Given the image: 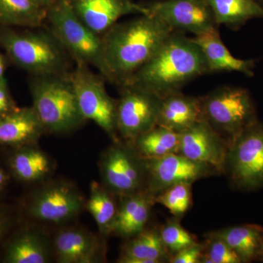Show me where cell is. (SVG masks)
I'll use <instances>...</instances> for the list:
<instances>
[{
    "mask_svg": "<svg viewBox=\"0 0 263 263\" xmlns=\"http://www.w3.org/2000/svg\"><path fill=\"white\" fill-rule=\"evenodd\" d=\"M173 31L149 13L117 22L102 35L105 66L104 79L119 88L129 84Z\"/></svg>",
    "mask_w": 263,
    "mask_h": 263,
    "instance_id": "cell-1",
    "label": "cell"
},
{
    "mask_svg": "<svg viewBox=\"0 0 263 263\" xmlns=\"http://www.w3.org/2000/svg\"><path fill=\"white\" fill-rule=\"evenodd\" d=\"M208 73L206 60L193 38L173 31L126 86H136L162 98L181 91L189 82Z\"/></svg>",
    "mask_w": 263,
    "mask_h": 263,
    "instance_id": "cell-2",
    "label": "cell"
},
{
    "mask_svg": "<svg viewBox=\"0 0 263 263\" xmlns=\"http://www.w3.org/2000/svg\"><path fill=\"white\" fill-rule=\"evenodd\" d=\"M0 46L10 61L31 76L70 73L71 57L49 29L0 26Z\"/></svg>",
    "mask_w": 263,
    "mask_h": 263,
    "instance_id": "cell-3",
    "label": "cell"
},
{
    "mask_svg": "<svg viewBox=\"0 0 263 263\" xmlns=\"http://www.w3.org/2000/svg\"><path fill=\"white\" fill-rule=\"evenodd\" d=\"M32 107L46 133L69 134L86 122L78 103L70 73L31 76Z\"/></svg>",
    "mask_w": 263,
    "mask_h": 263,
    "instance_id": "cell-4",
    "label": "cell"
},
{
    "mask_svg": "<svg viewBox=\"0 0 263 263\" xmlns=\"http://www.w3.org/2000/svg\"><path fill=\"white\" fill-rule=\"evenodd\" d=\"M48 29L75 62L105 73L103 37L93 32L76 14L68 0H59L46 10Z\"/></svg>",
    "mask_w": 263,
    "mask_h": 263,
    "instance_id": "cell-5",
    "label": "cell"
},
{
    "mask_svg": "<svg viewBox=\"0 0 263 263\" xmlns=\"http://www.w3.org/2000/svg\"><path fill=\"white\" fill-rule=\"evenodd\" d=\"M200 98L203 119L228 142L258 120L245 88L221 86Z\"/></svg>",
    "mask_w": 263,
    "mask_h": 263,
    "instance_id": "cell-6",
    "label": "cell"
},
{
    "mask_svg": "<svg viewBox=\"0 0 263 263\" xmlns=\"http://www.w3.org/2000/svg\"><path fill=\"white\" fill-rule=\"evenodd\" d=\"M101 183L118 197L146 190V161L130 143L119 139L103 151L99 159Z\"/></svg>",
    "mask_w": 263,
    "mask_h": 263,
    "instance_id": "cell-7",
    "label": "cell"
},
{
    "mask_svg": "<svg viewBox=\"0 0 263 263\" xmlns=\"http://www.w3.org/2000/svg\"><path fill=\"white\" fill-rule=\"evenodd\" d=\"M84 195L68 180L48 179L29 197L26 212L34 221L63 224L76 219L86 208Z\"/></svg>",
    "mask_w": 263,
    "mask_h": 263,
    "instance_id": "cell-8",
    "label": "cell"
},
{
    "mask_svg": "<svg viewBox=\"0 0 263 263\" xmlns=\"http://www.w3.org/2000/svg\"><path fill=\"white\" fill-rule=\"evenodd\" d=\"M70 79L85 120L94 122L112 141L120 139L116 121L117 101L107 91L103 76L95 73L89 65L76 62Z\"/></svg>",
    "mask_w": 263,
    "mask_h": 263,
    "instance_id": "cell-9",
    "label": "cell"
},
{
    "mask_svg": "<svg viewBox=\"0 0 263 263\" xmlns=\"http://www.w3.org/2000/svg\"><path fill=\"white\" fill-rule=\"evenodd\" d=\"M228 143L224 173L235 186L263 189V122L257 120Z\"/></svg>",
    "mask_w": 263,
    "mask_h": 263,
    "instance_id": "cell-10",
    "label": "cell"
},
{
    "mask_svg": "<svg viewBox=\"0 0 263 263\" xmlns=\"http://www.w3.org/2000/svg\"><path fill=\"white\" fill-rule=\"evenodd\" d=\"M119 89L116 117L118 136L130 141L157 125L162 98L129 85Z\"/></svg>",
    "mask_w": 263,
    "mask_h": 263,
    "instance_id": "cell-11",
    "label": "cell"
},
{
    "mask_svg": "<svg viewBox=\"0 0 263 263\" xmlns=\"http://www.w3.org/2000/svg\"><path fill=\"white\" fill-rule=\"evenodd\" d=\"M146 5L174 31L197 36L219 27L206 0H157Z\"/></svg>",
    "mask_w": 263,
    "mask_h": 263,
    "instance_id": "cell-12",
    "label": "cell"
},
{
    "mask_svg": "<svg viewBox=\"0 0 263 263\" xmlns=\"http://www.w3.org/2000/svg\"><path fill=\"white\" fill-rule=\"evenodd\" d=\"M146 161L148 171L146 190L155 196L174 185L193 184L198 180L219 174L209 164L190 160L179 153Z\"/></svg>",
    "mask_w": 263,
    "mask_h": 263,
    "instance_id": "cell-13",
    "label": "cell"
},
{
    "mask_svg": "<svg viewBox=\"0 0 263 263\" xmlns=\"http://www.w3.org/2000/svg\"><path fill=\"white\" fill-rule=\"evenodd\" d=\"M229 143L205 120L180 133L177 153L190 160L209 164L224 174Z\"/></svg>",
    "mask_w": 263,
    "mask_h": 263,
    "instance_id": "cell-14",
    "label": "cell"
},
{
    "mask_svg": "<svg viewBox=\"0 0 263 263\" xmlns=\"http://www.w3.org/2000/svg\"><path fill=\"white\" fill-rule=\"evenodd\" d=\"M59 263H96L105 259L101 238L81 227H66L57 232L52 242Z\"/></svg>",
    "mask_w": 263,
    "mask_h": 263,
    "instance_id": "cell-15",
    "label": "cell"
},
{
    "mask_svg": "<svg viewBox=\"0 0 263 263\" xmlns=\"http://www.w3.org/2000/svg\"><path fill=\"white\" fill-rule=\"evenodd\" d=\"M79 18L93 32L103 35L127 15L147 14L146 5L133 0H68Z\"/></svg>",
    "mask_w": 263,
    "mask_h": 263,
    "instance_id": "cell-16",
    "label": "cell"
},
{
    "mask_svg": "<svg viewBox=\"0 0 263 263\" xmlns=\"http://www.w3.org/2000/svg\"><path fill=\"white\" fill-rule=\"evenodd\" d=\"M155 196L147 190L119 197V209L110 235L128 239L146 229Z\"/></svg>",
    "mask_w": 263,
    "mask_h": 263,
    "instance_id": "cell-17",
    "label": "cell"
},
{
    "mask_svg": "<svg viewBox=\"0 0 263 263\" xmlns=\"http://www.w3.org/2000/svg\"><path fill=\"white\" fill-rule=\"evenodd\" d=\"M46 134L32 107L18 108L0 117V146L18 148L38 144Z\"/></svg>",
    "mask_w": 263,
    "mask_h": 263,
    "instance_id": "cell-18",
    "label": "cell"
},
{
    "mask_svg": "<svg viewBox=\"0 0 263 263\" xmlns=\"http://www.w3.org/2000/svg\"><path fill=\"white\" fill-rule=\"evenodd\" d=\"M8 159L10 175L20 182L39 184L49 179L55 170L51 156L38 144L11 148Z\"/></svg>",
    "mask_w": 263,
    "mask_h": 263,
    "instance_id": "cell-19",
    "label": "cell"
},
{
    "mask_svg": "<svg viewBox=\"0 0 263 263\" xmlns=\"http://www.w3.org/2000/svg\"><path fill=\"white\" fill-rule=\"evenodd\" d=\"M53 254L46 233L34 227L15 233L5 245L3 261L6 263H48Z\"/></svg>",
    "mask_w": 263,
    "mask_h": 263,
    "instance_id": "cell-20",
    "label": "cell"
},
{
    "mask_svg": "<svg viewBox=\"0 0 263 263\" xmlns=\"http://www.w3.org/2000/svg\"><path fill=\"white\" fill-rule=\"evenodd\" d=\"M202 119L200 97L189 96L179 91L162 98L157 125L180 134Z\"/></svg>",
    "mask_w": 263,
    "mask_h": 263,
    "instance_id": "cell-21",
    "label": "cell"
},
{
    "mask_svg": "<svg viewBox=\"0 0 263 263\" xmlns=\"http://www.w3.org/2000/svg\"><path fill=\"white\" fill-rule=\"evenodd\" d=\"M206 60L209 73L238 72L249 77L254 76L255 60H240L230 53L221 41L218 28L193 37Z\"/></svg>",
    "mask_w": 263,
    "mask_h": 263,
    "instance_id": "cell-22",
    "label": "cell"
},
{
    "mask_svg": "<svg viewBox=\"0 0 263 263\" xmlns=\"http://www.w3.org/2000/svg\"><path fill=\"white\" fill-rule=\"evenodd\" d=\"M171 254L166 249L160 229L148 227L138 235L126 239L118 259L119 263L169 262Z\"/></svg>",
    "mask_w": 263,
    "mask_h": 263,
    "instance_id": "cell-23",
    "label": "cell"
},
{
    "mask_svg": "<svg viewBox=\"0 0 263 263\" xmlns=\"http://www.w3.org/2000/svg\"><path fill=\"white\" fill-rule=\"evenodd\" d=\"M240 257L242 262L258 259L263 242V228L258 224H242L212 232Z\"/></svg>",
    "mask_w": 263,
    "mask_h": 263,
    "instance_id": "cell-24",
    "label": "cell"
},
{
    "mask_svg": "<svg viewBox=\"0 0 263 263\" xmlns=\"http://www.w3.org/2000/svg\"><path fill=\"white\" fill-rule=\"evenodd\" d=\"M206 1L219 26L223 24L237 30L252 19H263V6L257 0Z\"/></svg>",
    "mask_w": 263,
    "mask_h": 263,
    "instance_id": "cell-25",
    "label": "cell"
},
{
    "mask_svg": "<svg viewBox=\"0 0 263 263\" xmlns=\"http://www.w3.org/2000/svg\"><path fill=\"white\" fill-rule=\"evenodd\" d=\"M46 12L35 0H0V26L39 28Z\"/></svg>",
    "mask_w": 263,
    "mask_h": 263,
    "instance_id": "cell-26",
    "label": "cell"
},
{
    "mask_svg": "<svg viewBox=\"0 0 263 263\" xmlns=\"http://www.w3.org/2000/svg\"><path fill=\"white\" fill-rule=\"evenodd\" d=\"M143 158L157 159L177 153L180 134L167 128L157 125L128 141Z\"/></svg>",
    "mask_w": 263,
    "mask_h": 263,
    "instance_id": "cell-27",
    "label": "cell"
},
{
    "mask_svg": "<svg viewBox=\"0 0 263 263\" xmlns=\"http://www.w3.org/2000/svg\"><path fill=\"white\" fill-rule=\"evenodd\" d=\"M118 197L108 191L101 183L96 181L90 183L89 196L86 208L89 211L103 237L110 235L112 227L119 209Z\"/></svg>",
    "mask_w": 263,
    "mask_h": 263,
    "instance_id": "cell-28",
    "label": "cell"
},
{
    "mask_svg": "<svg viewBox=\"0 0 263 263\" xmlns=\"http://www.w3.org/2000/svg\"><path fill=\"white\" fill-rule=\"evenodd\" d=\"M192 186L182 183L170 186L156 195V203L163 205L174 217L181 219L191 206Z\"/></svg>",
    "mask_w": 263,
    "mask_h": 263,
    "instance_id": "cell-29",
    "label": "cell"
},
{
    "mask_svg": "<svg viewBox=\"0 0 263 263\" xmlns=\"http://www.w3.org/2000/svg\"><path fill=\"white\" fill-rule=\"evenodd\" d=\"M179 219L176 217L170 219L159 228L161 238L171 257L197 242L196 238L183 228Z\"/></svg>",
    "mask_w": 263,
    "mask_h": 263,
    "instance_id": "cell-30",
    "label": "cell"
},
{
    "mask_svg": "<svg viewBox=\"0 0 263 263\" xmlns=\"http://www.w3.org/2000/svg\"><path fill=\"white\" fill-rule=\"evenodd\" d=\"M200 263H242L240 257L219 237L208 233Z\"/></svg>",
    "mask_w": 263,
    "mask_h": 263,
    "instance_id": "cell-31",
    "label": "cell"
},
{
    "mask_svg": "<svg viewBox=\"0 0 263 263\" xmlns=\"http://www.w3.org/2000/svg\"><path fill=\"white\" fill-rule=\"evenodd\" d=\"M205 250V243H197L186 247L174 254L170 259L171 263H200Z\"/></svg>",
    "mask_w": 263,
    "mask_h": 263,
    "instance_id": "cell-32",
    "label": "cell"
},
{
    "mask_svg": "<svg viewBox=\"0 0 263 263\" xmlns=\"http://www.w3.org/2000/svg\"><path fill=\"white\" fill-rule=\"evenodd\" d=\"M18 108L10 94L7 81L0 82V117L10 113Z\"/></svg>",
    "mask_w": 263,
    "mask_h": 263,
    "instance_id": "cell-33",
    "label": "cell"
},
{
    "mask_svg": "<svg viewBox=\"0 0 263 263\" xmlns=\"http://www.w3.org/2000/svg\"><path fill=\"white\" fill-rule=\"evenodd\" d=\"M10 226V219L8 214L0 208V243L3 241V238L8 232Z\"/></svg>",
    "mask_w": 263,
    "mask_h": 263,
    "instance_id": "cell-34",
    "label": "cell"
},
{
    "mask_svg": "<svg viewBox=\"0 0 263 263\" xmlns=\"http://www.w3.org/2000/svg\"><path fill=\"white\" fill-rule=\"evenodd\" d=\"M10 174L0 166V193L6 188L10 181Z\"/></svg>",
    "mask_w": 263,
    "mask_h": 263,
    "instance_id": "cell-35",
    "label": "cell"
},
{
    "mask_svg": "<svg viewBox=\"0 0 263 263\" xmlns=\"http://www.w3.org/2000/svg\"><path fill=\"white\" fill-rule=\"evenodd\" d=\"M6 66V61H5V57L0 53V82L7 81L6 78H5Z\"/></svg>",
    "mask_w": 263,
    "mask_h": 263,
    "instance_id": "cell-36",
    "label": "cell"
},
{
    "mask_svg": "<svg viewBox=\"0 0 263 263\" xmlns=\"http://www.w3.org/2000/svg\"><path fill=\"white\" fill-rule=\"evenodd\" d=\"M36 2L41 5L42 8H44L45 10L47 9L48 7L51 5L54 4L59 0H35Z\"/></svg>",
    "mask_w": 263,
    "mask_h": 263,
    "instance_id": "cell-37",
    "label": "cell"
},
{
    "mask_svg": "<svg viewBox=\"0 0 263 263\" xmlns=\"http://www.w3.org/2000/svg\"><path fill=\"white\" fill-rule=\"evenodd\" d=\"M258 259H261V260L263 261V242L262 247H261L260 252H259Z\"/></svg>",
    "mask_w": 263,
    "mask_h": 263,
    "instance_id": "cell-38",
    "label": "cell"
},
{
    "mask_svg": "<svg viewBox=\"0 0 263 263\" xmlns=\"http://www.w3.org/2000/svg\"><path fill=\"white\" fill-rule=\"evenodd\" d=\"M257 1L258 2L259 4H260L261 5H262V6H263V0H257Z\"/></svg>",
    "mask_w": 263,
    "mask_h": 263,
    "instance_id": "cell-39",
    "label": "cell"
}]
</instances>
